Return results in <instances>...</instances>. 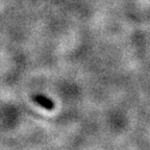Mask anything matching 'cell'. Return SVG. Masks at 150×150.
Masks as SVG:
<instances>
[{"instance_id": "cell-1", "label": "cell", "mask_w": 150, "mask_h": 150, "mask_svg": "<svg viewBox=\"0 0 150 150\" xmlns=\"http://www.w3.org/2000/svg\"><path fill=\"white\" fill-rule=\"evenodd\" d=\"M33 100L35 103H38L39 105L43 106L45 110H52L54 108V102L50 98L43 95H35V97H33Z\"/></svg>"}]
</instances>
